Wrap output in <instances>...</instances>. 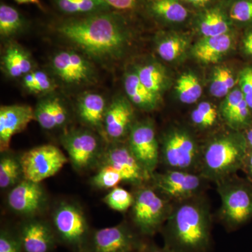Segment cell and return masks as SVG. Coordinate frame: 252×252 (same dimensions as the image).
<instances>
[{"label": "cell", "mask_w": 252, "mask_h": 252, "mask_svg": "<svg viewBox=\"0 0 252 252\" xmlns=\"http://www.w3.org/2000/svg\"><path fill=\"white\" fill-rule=\"evenodd\" d=\"M124 182L122 175L109 165H103L92 178L93 185L99 189H114Z\"/></svg>", "instance_id": "74e56055"}, {"label": "cell", "mask_w": 252, "mask_h": 252, "mask_svg": "<svg viewBox=\"0 0 252 252\" xmlns=\"http://www.w3.org/2000/svg\"><path fill=\"white\" fill-rule=\"evenodd\" d=\"M107 6L119 10H132L135 9L140 0H99Z\"/></svg>", "instance_id": "60d3db41"}, {"label": "cell", "mask_w": 252, "mask_h": 252, "mask_svg": "<svg viewBox=\"0 0 252 252\" xmlns=\"http://www.w3.org/2000/svg\"><path fill=\"white\" fill-rule=\"evenodd\" d=\"M59 32L91 57L117 59L124 52L127 34L123 23L112 15L101 14L61 25Z\"/></svg>", "instance_id": "7a4b0ae2"}, {"label": "cell", "mask_w": 252, "mask_h": 252, "mask_svg": "<svg viewBox=\"0 0 252 252\" xmlns=\"http://www.w3.org/2000/svg\"><path fill=\"white\" fill-rule=\"evenodd\" d=\"M202 147L187 129L172 127L160 142V162L166 170L198 172Z\"/></svg>", "instance_id": "5b68a950"}, {"label": "cell", "mask_w": 252, "mask_h": 252, "mask_svg": "<svg viewBox=\"0 0 252 252\" xmlns=\"http://www.w3.org/2000/svg\"><path fill=\"white\" fill-rule=\"evenodd\" d=\"M103 165L112 166L122 175L124 182L136 187L146 185L152 179V175L137 160L127 144L119 142L112 144L104 154Z\"/></svg>", "instance_id": "8fae6325"}, {"label": "cell", "mask_w": 252, "mask_h": 252, "mask_svg": "<svg viewBox=\"0 0 252 252\" xmlns=\"http://www.w3.org/2000/svg\"><path fill=\"white\" fill-rule=\"evenodd\" d=\"M23 84L32 94H46L56 88L54 81L42 71H32L26 74L23 77Z\"/></svg>", "instance_id": "836d02e7"}, {"label": "cell", "mask_w": 252, "mask_h": 252, "mask_svg": "<svg viewBox=\"0 0 252 252\" xmlns=\"http://www.w3.org/2000/svg\"><path fill=\"white\" fill-rule=\"evenodd\" d=\"M127 144L141 165L152 176L160 163V142L153 124L149 121L135 123Z\"/></svg>", "instance_id": "30bf717a"}, {"label": "cell", "mask_w": 252, "mask_h": 252, "mask_svg": "<svg viewBox=\"0 0 252 252\" xmlns=\"http://www.w3.org/2000/svg\"><path fill=\"white\" fill-rule=\"evenodd\" d=\"M23 27V20L18 11L6 4L0 6V34L3 37L14 36Z\"/></svg>", "instance_id": "d6a6232c"}, {"label": "cell", "mask_w": 252, "mask_h": 252, "mask_svg": "<svg viewBox=\"0 0 252 252\" xmlns=\"http://www.w3.org/2000/svg\"><path fill=\"white\" fill-rule=\"evenodd\" d=\"M134 196L130 192L121 187H115L104 198V202L115 211L124 212L130 209Z\"/></svg>", "instance_id": "8d00e7d4"}, {"label": "cell", "mask_w": 252, "mask_h": 252, "mask_svg": "<svg viewBox=\"0 0 252 252\" xmlns=\"http://www.w3.org/2000/svg\"><path fill=\"white\" fill-rule=\"evenodd\" d=\"M55 232L69 246L85 251L89 242V227L84 212L70 203H62L53 216Z\"/></svg>", "instance_id": "9c48e42d"}, {"label": "cell", "mask_w": 252, "mask_h": 252, "mask_svg": "<svg viewBox=\"0 0 252 252\" xmlns=\"http://www.w3.org/2000/svg\"><path fill=\"white\" fill-rule=\"evenodd\" d=\"M150 182L160 195L172 203L205 193L210 183L198 172L177 170L154 172Z\"/></svg>", "instance_id": "52a82bcc"}, {"label": "cell", "mask_w": 252, "mask_h": 252, "mask_svg": "<svg viewBox=\"0 0 252 252\" xmlns=\"http://www.w3.org/2000/svg\"><path fill=\"white\" fill-rule=\"evenodd\" d=\"M220 115V109L209 102L199 103L190 113L192 124L199 130H209L218 124Z\"/></svg>", "instance_id": "f1b7e54d"}, {"label": "cell", "mask_w": 252, "mask_h": 252, "mask_svg": "<svg viewBox=\"0 0 252 252\" xmlns=\"http://www.w3.org/2000/svg\"><path fill=\"white\" fill-rule=\"evenodd\" d=\"M176 91L181 102L190 104L195 103L201 97L203 88L195 74L185 73L177 81Z\"/></svg>", "instance_id": "f546056e"}, {"label": "cell", "mask_w": 252, "mask_h": 252, "mask_svg": "<svg viewBox=\"0 0 252 252\" xmlns=\"http://www.w3.org/2000/svg\"><path fill=\"white\" fill-rule=\"evenodd\" d=\"M141 248L137 235L126 225L96 230L88 242L86 252H134Z\"/></svg>", "instance_id": "4fadbf2b"}, {"label": "cell", "mask_w": 252, "mask_h": 252, "mask_svg": "<svg viewBox=\"0 0 252 252\" xmlns=\"http://www.w3.org/2000/svg\"><path fill=\"white\" fill-rule=\"evenodd\" d=\"M124 89L128 100L139 109L152 111L157 108L159 96L149 90L141 82L135 70L126 74Z\"/></svg>", "instance_id": "7402d4cb"}, {"label": "cell", "mask_w": 252, "mask_h": 252, "mask_svg": "<svg viewBox=\"0 0 252 252\" xmlns=\"http://www.w3.org/2000/svg\"><path fill=\"white\" fill-rule=\"evenodd\" d=\"M131 216L142 234L153 235L166 221L173 203L160 195L152 186L138 187L133 194Z\"/></svg>", "instance_id": "8992f818"}, {"label": "cell", "mask_w": 252, "mask_h": 252, "mask_svg": "<svg viewBox=\"0 0 252 252\" xmlns=\"http://www.w3.org/2000/svg\"><path fill=\"white\" fill-rule=\"evenodd\" d=\"M212 225L211 207L205 194L173 203L162 226L165 247L174 252H207Z\"/></svg>", "instance_id": "6da1fadb"}, {"label": "cell", "mask_w": 252, "mask_h": 252, "mask_svg": "<svg viewBox=\"0 0 252 252\" xmlns=\"http://www.w3.org/2000/svg\"><path fill=\"white\" fill-rule=\"evenodd\" d=\"M141 252H174L170 250V249L165 248L164 247L163 248H158L157 246H148L145 247V248H142Z\"/></svg>", "instance_id": "f6af8a7d"}, {"label": "cell", "mask_w": 252, "mask_h": 252, "mask_svg": "<svg viewBox=\"0 0 252 252\" xmlns=\"http://www.w3.org/2000/svg\"><path fill=\"white\" fill-rule=\"evenodd\" d=\"M241 171L244 172L246 179L252 183V151H248Z\"/></svg>", "instance_id": "7bdbcfd3"}, {"label": "cell", "mask_w": 252, "mask_h": 252, "mask_svg": "<svg viewBox=\"0 0 252 252\" xmlns=\"http://www.w3.org/2000/svg\"><path fill=\"white\" fill-rule=\"evenodd\" d=\"M245 141H246L248 151H252V124L246 130L243 132Z\"/></svg>", "instance_id": "ee69618b"}, {"label": "cell", "mask_w": 252, "mask_h": 252, "mask_svg": "<svg viewBox=\"0 0 252 252\" xmlns=\"http://www.w3.org/2000/svg\"><path fill=\"white\" fill-rule=\"evenodd\" d=\"M135 71L141 82L159 96L166 86L167 77L163 68L157 63H147L136 67Z\"/></svg>", "instance_id": "83f0119b"}, {"label": "cell", "mask_w": 252, "mask_h": 252, "mask_svg": "<svg viewBox=\"0 0 252 252\" xmlns=\"http://www.w3.org/2000/svg\"><path fill=\"white\" fill-rule=\"evenodd\" d=\"M3 67L9 77H25L32 72V61L27 53L19 46L12 44L5 51L2 59Z\"/></svg>", "instance_id": "484cf974"}, {"label": "cell", "mask_w": 252, "mask_h": 252, "mask_svg": "<svg viewBox=\"0 0 252 252\" xmlns=\"http://www.w3.org/2000/svg\"><path fill=\"white\" fill-rule=\"evenodd\" d=\"M220 195L219 218L230 229H237L252 220V183L235 175L215 184Z\"/></svg>", "instance_id": "277c9868"}, {"label": "cell", "mask_w": 252, "mask_h": 252, "mask_svg": "<svg viewBox=\"0 0 252 252\" xmlns=\"http://www.w3.org/2000/svg\"><path fill=\"white\" fill-rule=\"evenodd\" d=\"M34 112V119L45 130H54L61 127L66 124L68 119L67 109L58 97L42 99Z\"/></svg>", "instance_id": "44dd1931"}, {"label": "cell", "mask_w": 252, "mask_h": 252, "mask_svg": "<svg viewBox=\"0 0 252 252\" xmlns=\"http://www.w3.org/2000/svg\"><path fill=\"white\" fill-rule=\"evenodd\" d=\"M18 238L24 252H50L56 243L54 230L41 220L25 222Z\"/></svg>", "instance_id": "d6986e66"}, {"label": "cell", "mask_w": 252, "mask_h": 252, "mask_svg": "<svg viewBox=\"0 0 252 252\" xmlns=\"http://www.w3.org/2000/svg\"><path fill=\"white\" fill-rule=\"evenodd\" d=\"M55 74L68 84L79 85L94 78V69L85 58L74 51H61L51 61Z\"/></svg>", "instance_id": "5bb4252c"}, {"label": "cell", "mask_w": 252, "mask_h": 252, "mask_svg": "<svg viewBox=\"0 0 252 252\" xmlns=\"http://www.w3.org/2000/svg\"><path fill=\"white\" fill-rule=\"evenodd\" d=\"M182 1L196 7H203L205 5L209 4L212 0H182Z\"/></svg>", "instance_id": "bcb514c9"}, {"label": "cell", "mask_w": 252, "mask_h": 252, "mask_svg": "<svg viewBox=\"0 0 252 252\" xmlns=\"http://www.w3.org/2000/svg\"><path fill=\"white\" fill-rule=\"evenodd\" d=\"M235 84L234 74L230 69L224 66H220L212 74L210 91L214 97H225L234 89Z\"/></svg>", "instance_id": "4dcf8cb0"}, {"label": "cell", "mask_w": 252, "mask_h": 252, "mask_svg": "<svg viewBox=\"0 0 252 252\" xmlns=\"http://www.w3.org/2000/svg\"><path fill=\"white\" fill-rule=\"evenodd\" d=\"M132 103L124 97H118L107 107L104 120V130L111 140L119 142L128 136L133 126Z\"/></svg>", "instance_id": "e0dca14e"}, {"label": "cell", "mask_w": 252, "mask_h": 252, "mask_svg": "<svg viewBox=\"0 0 252 252\" xmlns=\"http://www.w3.org/2000/svg\"><path fill=\"white\" fill-rule=\"evenodd\" d=\"M243 50L246 56L252 59V28H248L242 41Z\"/></svg>", "instance_id": "b9f144b4"}, {"label": "cell", "mask_w": 252, "mask_h": 252, "mask_svg": "<svg viewBox=\"0 0 252 252\" xmlns=\"http://www.w3.org/2000/svg\"><path fill=\"white\" fill-rule=\"evenodd\" d=\"M148 8L155 17L168 23H183L189 16L182 0H148Z\"/></svg>", "instance_id": "d4e9b609"}, {"label": "cell", "mask_w": 252, "mask_h": 252, "mask_svg": "<svg viewBox=\"0 0 252 252\" xmlns=\"http://www.w3.org/2000/svg\"><path fill=\"white\" fill-rule=\"evenodd\" d=\"M56 2L67 14L94 12L107 6L99 0H56Z\"/></svg>", "instance_id": "e575fe53"}, {"label": "cell", "mask_w": 252, "mask_h": 252, "mask_svg": "<svg viewBox=\"0 0 252 252\" xmlns=\"http://www.w3.org/2000/svg\"><path fill=\"white\" fill-rule=\"evenodd\" d=\"M105 99L98 94L89 93L81 97L78 104L79 117L86 125L94 128L104 127L107 112Z\"/></svg>", "instance_id": "603a6c76"}, {"label": "cell", "mask_w": 252, "mask_h": 252, "mask_svg": "<svg viewBox=\"0 0 252 252\" xmlns=\"http://www.w3.org/2000/svg\"><path fill=\"white\" fill-rule=\"evenodd\" d=\"M19 4H39V0H15Z\"/></svg>", "instance_id": "7dc6e473"}, {"label": "cell", "mask_w": 252, "mask_h": 252, "mask_svg": "<svg viewBox=\"0 0 252 252\" xmlns=\"http://www.w3.org/2000/svg\"><path fill=\"white\" fill-rule=\"evenodd\" d=\"M62 142L73 166L77 170L89 168L100 157V142L90 130L71 131L63 136Z\"/></svg>", "instance_id": "7c38bea8"}, {"label": "cell", "mask_w": 252, "mask_h": 252, "mask_svg": "<svg viewBox=\"0 0 252 252\" xmlns=\"http://www.w3.org/2000/svg\"><path fill=\"white\" fill-rule=\"evenodd\" d=\"M233 36L229 33L222 35L203 37L192 49L195 59L205 64L220 61L233 47Z\"/></svg>", "instance_id": "ffe728a7"}, {"label": "cell", "mask_w": 252, "mask_h": 252, "mask_svg": "<svg viewBox=\"0 0 252 252\" xmlns=\"http://www.w3.org/2000/svg\"><path fill=\"white\" fill-rule=\"evenodd\" d=\"M7 203L10 208L18 215L33 216L45 205V193L40 183L22 180L11 188L8 194Z\"/></svg>", "instance_id": "9a60e30c"}, {"label": "cell", "mask_w": 252, "mask_h": 252, "mask_svg": "<svg viewBox=\"0 0 252 252\" xmlns=\"http://www.w3.org/2000/svg\"><path fill=\"white\" fill-rule=\"evenodd\" d=\"M228 15L231 22L252 28V0H234Z\"/></svg>", "instance_id": "d590c367"}, {"label": "cell", "mask_w": 252, "mask_h": 252, "mask_svg": "<svg viewBox=\"0 0 252 252\" xmlns=\"http://www.w3.org/2000/svg\"><path fill=\"white\" fill-rule=\"evenodd\" d=\"M247 153L243 132L230 129L203 144L198 173L216 184L242 170Z\"/></svg>", "instance_id": "3957f363"}, {"label": "cell", "mask_w": 252, "mask_h": 252, "mask_svg": "<svg viewBox=\"0 0 252 252\" xmlns=\"http://www.w3.org/2000/svg\"><path fill=\"white\" fill-rule=\"evenodd\" d=\"M34 119V112L25 104L1 106L0 108V151L9 150L13 136L24 130Z\"/></svg>", "instance_id": "2e32d148"}, {"label": "cell", "mask_w": 252, "mask_h": 252, "mask_svg": "<svg viewBox=\"0 0 252 252\" xmlns=\"http://www.w3.org/2000/svg\"><path fill=\"white\" fill-rule=\"evenodd\" d=\"M238 87L252 112V65L243 68L238 77Z\"/></svg>", "instance_id": "f35d334b"}, {"label": "cell", "mask_w": 252, "mask_h": 252, "mask_svg": "<svg viewBox=\"0 0 252 252\" xmlns=\"http://www.w3.org/2000/svg\"><path fill=\"white\" fill-rule=\"evenodd\" d=\"M23 177L21 162L14 157L4 155L0 160V187L1 189L13 188L21 182Z\"/></svg>", "instance_id": "1f68e13d"}, {"label": "cell", "mask_w": 252, "mask_h": 252, "mask_svg": "<svg viewBox=\"0 0 252 252\" xmlns=\"http://www.w3.org/2000/svg\"><path fill=\"white\" fill-rule=\"evenodd\" d=\"M188 46V39L185 36L177 33H170L158 41L157 51L162 60L172 62L183 56Z\"/></svg>", "instance_id": "4316f807"}, {"label": "cell", "mask_w": 252, "mask_h": 252, "mask_svg": "<svg viewBox=\"0 0 252 252\" xmlns=\"http://www.w3.org/2000/svg\"><path fill=\"white\" fill-rule=\"evenodd\" d=\"M222 121L232 130L243 132L252 124V112L240 88H235L220 107Z\"/></svg>", "instance_id": "ac0fdd59"}, {"label": "cell", "mask_w": 252, "mask_h": 252, "mask_svg": "<svg viewBox=\"0 0 252 252\" xmlns=\"http://www.w3.org/2000/svg\"><path fill=\"white\" fill-rule=\"evenodd\" d=\"M197 26L203 37L220 36L230 32L231 21L220 8L213 7L200 14Z\"/></svg>", "instance_id": "cb8c5ba5"}, {"label": "cell", "mask_w": 252, "mask_h": 252, "mask_svg": "<svg viewBox=\"0 0 252 252\" xmlns=\"http://www.w3.org/2000/svg\"><path fill=\"white\" fill-rule=\"evenodd\" d=\"M24 180L41 183L58 173L67 162L61 149L51 144L25 152L20 158Z\"/></svg>", "instance_id": "ba28073f"}, {"label": "cell", "mask_w": 252, "mask_h": 252, "mask_svg": "<svg viewBox=\"0 0 252 252\" xmlns=\"http://www.w3.org/2000/svg\"><path fill=\"white\" fill-rule=\"evenodd\" d=\"M0 252H24L18 238L9 232L1 230L0 235Z\"/></svg>", "instance_id": "ab89813d"}]
</instances>
